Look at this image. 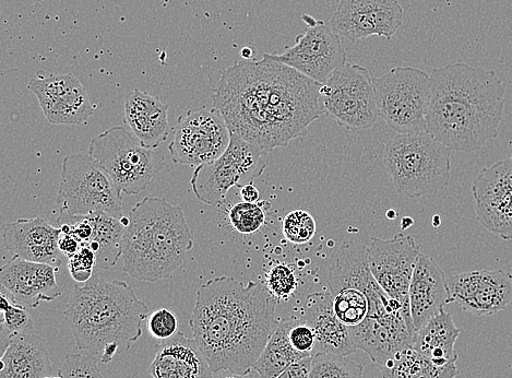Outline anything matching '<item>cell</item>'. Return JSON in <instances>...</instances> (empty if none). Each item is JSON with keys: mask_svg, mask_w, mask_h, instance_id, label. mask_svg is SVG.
Segmentation results:
<instances>
[{"mask_svg": "<svg viewBox=\"0 0 512 378\" xmlns=\"http://www.w3.org/2000/svg\"><path fill=\"white\" fill-rule=\"evenodd\" d=\"M379 117L397 134L426 132L430 75L413 67H396L373 78Z\"/></svg>", "mask_w": 512, "mask_h": 378, "instance_id": "10", "label": "cell"}, {"mask_svg": "<svg viewBox=\"0 0 512 378\" xmlns=\"http://www.w3.org/2000/svg\"><path fill=\"white\" fill-rule=\"evenodd\" d=\"M256 54L257 53L255 52V50L249 49V47H245V49H243V51H242V57L244 59H254Z\"/></svg>", "mask_w": 512, "mask_h": 378, "instance_id": "45", "label": "cell"}, {"mask_svg": "<svg viewBox=\"0 0 512 378\" xmlns=\"http://www.w3.org/2000/svg\"><path fill=\"white\" fill-rule=\"evenodd\" d=\"M475 214L482 226L512 240V158L483 169L472 185Z\"/></svg>", "mask_w": 512, "mask_h": 378, "instance_id": "17", "label": "cell"}, {"mask_svg": "<svg viewBox=\"0 0 512 378\" xmlns=\"http://www.w3.org/2000/svg\"><path fill=\"white\" fill-rule=\"evenodd\" d=\"M212 378H263L254 369L247 371L246 373H235L228 370L214 372Z\"/></svg>", "mask_w": 512, "mask_h": 378, "instance_id": "43", "label": "cell"}, {"mask_svg": "<svg viewBox=\"0 0 512 378\" xmlns=\"http://www.w3.org/2000/svg\"><path fill=\"white\" fill-rule=\"evenodd\" d=\"M321 85L265 54L224 70L212 91L213 108L232 134L268 155L304 136L325 114Z\"/></svg>", "mask_w": 512, "mask_h": 378, "instance_id": "1", "label": "cell"}, {"mask_svg": "<svg viewBox=\"0 0 512 378\" xmlns=\"http://www.w3.org/2000/svg\"><path fill=\"white\" fill-rule=\"evenodd\" d=\"M63 378H105L99 368L98 360L91 354H67L64 364L59 370Z\"/></svg>", "mask_w": 512, "mask_h": 378, "instance_id": "36", "label": "cell"}, {"mask_svg": "<svg viewBox=\"0 0 512 378\" xmlns=\"http://www.w3.org/2000/svg\"><path fill=\"white\" fill-rule=\"evenodd\" d=\"M149 373L153 378H212L213 372L197 341L178 332L159 342Z\"/></svg>", "mask_w": 512, "mask_h": 378, "instance_id": "24", "label": "cell"}, {"mask_svg": "<svg viewBox=\"0 0 512 378\" xmlns=\"http://www.w3.org/2000/svg\"><path fill=\"white\" fill-rule=\"evenodd\" d=\"M410 310L413 325L421 329L450 304L447 278L434 259L421 253L411 280Z\"/></svg>", "mask_w": 512, "mask_h": 378, "instance_id": "22", "label": "cell"}, {"mask_svg": "<svg viewBox=\"0 0 512 378\" xmlns=\"http://www.w3.org/2000/svg\"><path fill=\"white\" fill-rule=\"evenodd\" d=\"M93 233L89 243L97 256V268L110 269L117 265L123 256V242L126 227L121 220L103 214L87 216Z\"/></svg>", "mask_w": 512, "mask_h": 378, "instance_id": "29", "label": "cell"}, {"mask_svg": "<svg viewBox=\"0 0 512 378\" xmlns=\"http://www.w3.org/2000/svg\"><path fill=\"white\" fill-rule=\"evenodd\" d=\"M264 153L246 140L231 133L228 149L216 161L199 165L193 176V192L199 202L221 208L233 187L254 183L267 165Z\"/></svg>", "mask_w": 512, "mask_h": 378, "instance_id": "11", "label": "cell"}, {"mask_svg": "<svg viewBox=\"0 0 512 378\" xmlns=\"http://www.w3.org/2000/svg\"><path fill=\"white\" fill-rule=\"evenodd\" d=\"M289 339L292 347L304 358L313 357L316 346L314 329L303 322L301 317H289Z\"/></svg>", "mask_w": 512, "mask_h": 378, "instance_id": "37", "label": "cell"}, {"mask_svg": "<svg viewBox=\"0 0 512 378\" xmlns=\"http://www.w3.org/2000/svg\"><path fill=\"white\" fill-rule=\"evenodd\" d=\"M451 152L427 132L397 134L386 144L384 164L396 191L416 199L448 187Z\"/></svg>", "mask_w": 512, "mask_h": 378, "instance_id": "7", "label": "cell"}, {"mask_svg": "<svg viewBox=\"0 0 512 378\" xmlns=\"http://www.w3.org/2000/svg\"><path fill=\"white\" fill-rule=\"evenodd\" d=\"M386 216L389 220H395L397 218V212L395 210L391 209V210L387 211Z\"/></svg>", "mask_w": 512, "mask_h": 378, "instance_id": "46", "label": "cell"}, {"mask_svg": "<svg viewBox=\"0 0 512 378\" xmlns=\"http://www.w3.org/2000/svg\"><path fill=\"white\" fill-rule=\"evenodd\" d=\"M46 378H63L61 375H58V376H49V377H46Z\"/></svg>", "mask_w": 512, "mask_h": 378, "instance_id": "47", "label": "cell"}, {"mask_svg": "<svg viewBox=\"0 0 512 378\" xmlns=\"http://www.w3.org/2000/svg\"><path fill=\"white\" fill-rule=\"evenodd\" d=\"M303 20L308 27L303 34L297 35L295 44L287 47L283 54L271 56L319 84H325L337 69L347 64V52L339 34L324 21L307 15Z\"/></svg>", "mask_w": 512, "mask_h": 378, "instance_id": "14", "label": "cell"}, {"mask_svg": "<svg viewBox=\"0 0 512 378\" xmlns=\"http://www.w3.org/2000/svg\"><path fill=\"white\" fill-rule=\"evenodd\" d=\"M265 286L278 303L287 302L294 297L299 281L290 266L279 264L268 271Z\"/></svg>", "mask_w": 512, "mask_h": 378, "instance_id": "35", "label": "cell"}, {"mask_svg": "<svg viewBox=\"0 0 512 378\" xmlns=\"http://www.w3.org/2000/svg\"><path fill=\"white\" fill-rule=\"evenodd\" d=\"M403 19L399 0H341L329 26L352 43L369 37L391 40Z\"/></svg>", "mask_w": 512, "mask_h": 378, "instance_id": "16", "label": "cell"}, {"mask_svg": "<svg viewBox=\"0 0 512 378\" xmlns=\"http://www.w3.org/2000/svg\"><path fill=\"white\" fill-rule=\"evenodd\" d=\"M123 242V271L145 282L169 279L193 250L184 211L168 199L145 197L129 212Z\"/></svg>", "mask_w": 512, "mask_h": 378, "instance_id": "5", "label": "cell"}, {"mask_svg": "<svg viewBox=\"0 0 512 378\" xmlns=\"http://www.w3.org/2000/svg\"><path fill=\"white\" fill-rule=\"evenodd\" d=\"M333 311L350 330L368 320L381 321L411 311L380 288L368 264V247L353 241L342 245L333 257L328 275Z\"/></svg>", "mask_w": 512, "mask_h": 378, "instance_id": "6", "label": "cell"}, {"mask_svg": "<svg viewBox=\"0 0 512 378\" xmlns=\"http://www.w3.org/2000/svg\"><path fill=\"white\" fill-rule=\"evenodd\" d=\"M28 89L53 125H82L94 114L85 86L73 74L40 76L29 82Z\"/></svg>", "mask_w": 512, "mask_h": 378, "instance_id": "19", "label": "cell"}, {"mask_svg": "<svg viewBox=\"0 0 512 378\" xmlns=\"http://www.w3.org/2000/svg\"><path fill=\"white\" fill-rule=\"evenodd\" d=\"M0 309H2V352L7 348L9 341L16 336L29 332L34 329V321L27 310V307L22 306L9 297L6 291L0 293Z\"/></svg>", "mask_w": 512, "mask_h": 378, "instance_id": "31", "label": "cell"}, {"mask_svg": "<svg viewBox=\"0 0 512 378\" xmlns=\"http://www.w3.org/2000/svg\"><path fill=\"white\" fill-rule=\"evenodd\" d=\"M421 253L414 238L402 233L390 240L374 238L368 247L369 268L378 285L408 310L411 280Z\"/></svg>", "mask_w": 512, "mask_h": 378, "instance_id": "15", "label": "cell"}, {"mask_svg": "<svg viewBox=\"0 0 512 378\" xmlns=\"http://www.w3.org/2000/svg\"><path fill=\"white\" fill-rule=\"evenodd\" d=\"M461 334L454 318L445 310L416 330L412 349L438 366L457 363L456 342Z\"/></svg>", "mask_w": 512, "mask_h": 378, "instance_id": "27", "label": "cell"}, {"mask_svg": "<svg viewBox=\"0 0 512 378\" xmlns=\"http://www.w3.org/2000/svg\"><path fill=\"white\" fill-rule=\"evenodd\" d=\"M270 207L271 204L266 200L256 204L238 203L228 212L231 226L240 234H254L265 226Z\"/></svg>", "mask_w": 512, "mask_h": 378, "instance_id": "33", "label": "cell"}, {"mask_svg": "<svg viewBox=\"0 0 512 378\" xmlns=\"http://www.w3.org/2000/svg\"><path fill=\"white\" fill-rule=\"evenodd\" d=\"M377 378H456V363L438 366L412 348L402 350L377 366Z\"/></svg>", "mask_w": 512, "mask_h": 378, "instance_id": "28", "label": "cell"}, {"mask_svg": "<svg viewBox=\"0 0 512 378\" xmlns=\"http://www.w3.org/2000/svg\"><path fill=\"white\" fill-rule=\"evenodd\" d=\"M97 268V256L88 246L68 258V270L73 279L79 283H87L93 277V269Z\"/></svg>", "mask_w": 512, "mask_h": 378, "instance_id": "39", "label": "cell"}, {"mask_svg": "<svg viewBox=\"0 0 512 378\" xmlns=\"http://www.w3.org/2000/svg\"><path fill=\"white\" fill-rule=\"evenodd\" d=\"M150 335L157 340H168L178 333V318L169 309L152 312L147 318Z\"/></svg>", "mask_w": 512, "mask_h": 378, "instance_id": "38", "label": "cell"}, {"mask_svg": "<svg viewBox=\"0 0 512 378\" xmlns=\"http://www.w3.org/2000/svg\"><path fill=\"white\" fill-rule=\"evenodd\" d=\"M450 303L475 316H491L512 302V275L503 269H481L447 278Z\"/></svg>", "mask_w": 512, "mask_h": 378, "instance_id": "18", "label": "cell"}, {"mask_svg": "<svg viewBox=\"0 0 512 378\" xmlns=\"http://www.w3.org/2000/svg\"><path fill=\"white\" fill-rule=\"evenodd\" d=\"M289 317L279 318L267 345L253 369L263 378H276L292 363L304 359L291 345Z\"/></svg>", "mask_w": 512, "mask_h": 378, "instance_id": "30", "label": "cell"}, {"mask_svg": "<svg viewBox=\"0 0 512 378\" xmlns=\"http://www.w3.org/2000/svg\"><path fill=\"white\" fill-rule=\"evenodd\" d=\"M122 194L110 174L89 155H70L64 159L57 197L61 216L103 214L121 220Z\"/></svg>", "mask_w": 512, "mask_h": 378, "instance_id": "9", "label": "cell"}, {"mask_svg": "<svg viewBox=\"0 0 512 378\" xmlns=\"http://www.w3.org/2000/svg\"><path fill=\"white\" fill-rule=\"evenodd\" d=\"M64 316L78 349L109 364L142 336L149 309L127 282L92 277L85 286H76Z\"/></svg>", "mask_w": 512, "mask_h": 378, "instance_id": "4", "label": "cell"}, {"mask_svg": "<svg viewBox=\"0 0 512 378\" xmlns=\"http://www.w3.org/2000/svg\"><path fill=\"white\" fill-rule=\"evenodd\" d=\"M0 363V378H46L53 372L49 352L35 328L11 339Z\"/></svg>", "mask_w": 512, "mask_h": 378, "instance_id": "26", "label": "cell"}, {"mask_svg": "<svg viewBox=\"0 0 512 378\" xmlns=\"http://www.w3.org/2000/svg\"><path fill=\"white\" fill-rule=\"evenodd\" d=\"M312 357L296 361L288 366L276 378H309L311 377Z\"/></svg>", "mask_w": 512, "mask_h": 378, "instance_id": "40", "label": "cell"}, {"mask_svg": "<svg viewBox=\"0 0 512 378\" xmlns=\"http://www.w3.org/2000/svg\"><path fill=\"white\" fill-rule=\"evenodd\" d=\"M89 156L110 174L119 191L137 196L165 167V157L157 149L142 145L133 132L115 126L95 137Z\"/></svg>", "mask_w": 512, "mask_h": 378, "instance_id": "8", "label": "cell"}, {"mask_svg": "<svg viewBox=\"0 0 512 378\" xmlns=\"http://www.w3.org/2000/svg\"><path fill=\"white\" fill-rule=\"evenodd\" d=\"M325 114L350 132H362L378 121L374 81L360 65L345 64L320 88Z\"/></svg>", "mask_w": 512, "mask_h": 378, "instance_id": "12", "label": "cell"}, {"mask_svg": "<svg viewBox=\"0 0 512 378\" xmlns=\"http://www.w3.org/2000/svg\"><path fill=\"white\" fill-rule=\"evenodd\" d=\"M57 271L58 268L51 265L14 256L2 268L0 282L11 300L27 309H37L42 302H52L61 297L56 280Z\"/></svg>", "mask_w": 512, "mask_h": 378, "instance_id": "20", "label": "cell"}, {"mask_svg": "<svg viewBox=\"0 0 512 378\" xmlns=\"http://www.w3.org/2000/svg\"><path fill=\"white\" fill-rule=\"evenodd\" d=\"M61 234V227H53L43 217L19 219L3 227L4 245L11 254L56 268L63 263L58 246Z\"/></svg>", "mask_w": 512, "mask_h": 378, "instance_id": "21", "label": "cell"}, {"mask_svg": "<svg viewBox=\"0 0 512 378\" xmlns=\"http://www.w3.org/2000/svg\"><path fill=\"white\" fill-rule=\"evenodd\" d=\"M309 378H364V365L340 354H318Z\"/></svg>", "mask_w": 512, "mask_h": 378, "instance_id": "32", "label": "cell"}, {"mask_svg": "<svg viewBox=\"0 0 512 378\" xmlns=\"http://www.w3.org/2000/svg\"><path fill=\"white\" fill-rule=\"evenodd\" d=\"M277 304L255 281L222 276L200 287L189 324L213 373L253 369L277 326Z\"/></svg>", "mask_w": 512, "mask_h": 378, "instance_id": "2", "label": "cell"}, {"mask_svg": "<svg viewBox=\"0 0 512 378\" xmlns=\"http://www.w3.org/2000/svg\"><path fill=\"white\" fill-rule=\"evenodd\" d=\"M301 320L314 329L318 354H340L349 357L357 352L350 329L343 325L333 311L331 293L309 294L302 307Z\"/></svg>", "mask_w": 512, "mask_h": 378, "instance_id": "23", "label": "cell"}, {"mask_svg": "<svg viewBox=\"0 0 512 378\" xmlns=\"http://www.w3.org/2000/svg\"><path fill=\"white\" fill-rule=\"evenodd\" d=\"M413 224H414V220L411 217H404L401 220V230L406 231V230L410 229L411 227H413Z\"/></svg>", "mask_w": 512, "mask_h": 378, "instance_id": "44", "label": "cell"}, {"mask_svg": "<svg viewBox=\"0 0 512 378\" xmlns=\"http://www.w3.org/2000/svg\"><path fill=\"white\" fill-rule=\"evenodd\" d=\"M426 132L451 151L475 152L497 138L506 88L494 70L466 63L433 69Z\"/></svg>", "mask_w": 512, "mask_h": 378, "instance_id": "3", "label": "cell"}, {"mask_svg": "<svg viewBox=\"0 0 512 378\" xmlns=\"http://www.w3.org/2000/svg\"><path fill=\"white\" fill-rule=\"evenodd\" d=\"M230 141V129L219 111L190 110L178 118L169 150L175 163L199 167L218 160Z\"/></svg>", "mask_w": 512, "mask_h": 378, "instance_id": "13", "label": "cell"}, {"mask_svg": "<svg viewBox=\"0 0 512 378\" xmlns=\"http://www.w3.org/2000/svg\"><path fill=\"white\" fill-rule=\"evenodd\" d=\"M125 118L140 143L157 149L170 133L169 105L138 89L125 100Z\"/></svg>", "mask_w": 512, "mask_h": 378, "instance_id": "25", "label": "cell"}, {"mask_svg": "<svg viewBox=\"0 0 512 378\" xmlns=\"http://www.w3.org/2000/svg\"><path fill=\"white\" fill-rule=\"evenodd\" d=\"M59 251L68 258L75 255L81 248V243L75 235L62 231L58 241Z\"/></svg>", "mask_w": 512, "mask_h": 378, "instance_id": "41", "label": "cell"}, {"mask_svg": "<svg viewBox=\"0 0 512 378\" xmlns=\"http://www.w3.org/2000/svg\"><path fill=\"white\" fill-rule=\"evenodd\" d=\"M240 189L243 202L250 204H256L259 202L260 194L258 188L254 185V183L246 184L242 186Z\"/></svg>", "mask_w": 512, "mask_h": 378, "instance_id": "42", "label": "cell"}, {"mask_svg": "<svg viewBox=\"0 0 512 378\" xmlns=\"http://www.w3.org/2000/svg\"><path fill=\"white\" fill-rule=\"evenodd\" d=\"M317 230L314 217L304 210H294L285 216L282 224L284 238L293 244L312 241Z\"/></svg>", "mask_w": 512, "mask_h": 378, "instance_id": "34", "label": "cell"}]
</instances>
